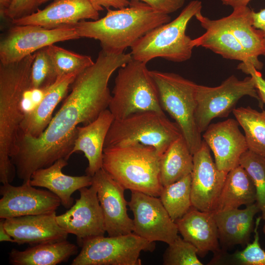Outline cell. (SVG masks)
I'll return each mask as SVG.
<instances>
[{"label": "cell", "instance_id": "1", "mask_svg": "<svg viewBox=\"0 0 265 265\" xmlns=\"http://www.w3.org/2000/svg\"><path fill=\"white\" fill-rule=\"evenodd\" d=\"M131 59L130 53L102 49L94 64L77 76L70 94L41 136L34 138L19 134L11 160L23 183L29 182L36 170L62 158L69 159L78 126L90 123L108 108L111 98L109 79L116 69Z\"/></svg>", "mask_w": 265, "mask_h": 265}, {"label": "cell", "instance_id": "2", "mask_svg": "<svg viewBox=\"0 0 265 265\" xmlns=\"http://www.w3.org/2000/svg\"><path fill=\"white\" fill-rule=\"evenodd\" d=\"M170 21L168 14L139 0H131L126 7L108 9L102 18L68 26L73 27L80 38L99 40L102 49L122 53L148 32Z\"/></svg>", "mask_w": 265, "mask_h": 265}, {"label": "cell", "instance_id": "3", "mask_svg": "<svg viewBox=\"0 0 265 265\" xmlns=\"http://www.w3.org/2000/svg\"><path fill=\"white\" fill-rule=\"evenodd\" d=\"M34 54L19 61L0 63V182L12 183L16 175L11 157L17 144L25 112L22 103L29 91L31 68Z\"/></svg>", "mask_w": 265, "mask_h": 265}, {"label": "cell", "instance_id": "4", "mask_svg": "<svg viewBox=\"0 0 265 265\" xmlns=\"http://www.w3.org/2000/svg\"><path fill=\"white\" fill-rule=\"evenodd\" d=\"M160 156L153 147L136 143L104 148L102 168L125 189L159 197Z\"/></svg>", "mask_w": 265, "mask_h": 265}, {"label": "cell", "instance_id": "5", "mask_svg": "<svg viewBox=\"0 0 265 265\" xmlns=\"http://www.w3.org/2000/svg\"><path fill=\"white\" fill-rule=\"evenodd\" d=\"M202 7L201 1L192 0L173 21L141 37L131 47L132 58L146 63L157 57L176 62L189 59L194 47L186 31L190 20Z\"/></svg>", "mask_w": 265, "mask_h": 265}, {"label": "cell", "instance_id": "6", "mask_svg": "<svg viewBox=\"0 0 265 265\" xmlns=\"http://www.w3.org/2000/svg\"><path fill=\"white\" fill-rule=\"evenodd\" d=\"M149 73L162 109L174 119L193 155L200 149L203 141L195 118L197 84L173 73L157 70Z\"/></svg>", "mask_w": 265, "mask_h": 265}, {"label": "cell", "instance_id": "7", "mask_svg": "<svg viewBox=\"0 0 265 265\" xmlns=\"http://www.w3.org/2000/svg\"><path fill=\"white\" fill-rule=\"evenodd\" d=\"M182 135L175 122L165 113L155 111L137 112L114 119L104 148L138 143L154 147L161 156L170 144Z\"/></svg>", "mask_w": 265, "mask_h": 265}, {"label": "cell", "instance_id": "8", "mask_svg": "<svg viewBox=\"0 0 265 265\" xmlns=\"http://www.w3.org/2000/svg\"><path fill=\"white\" fill-rule=\"evenodd\" d=\"M146 64L132 58L119 68L108 107L114 119L144 111L164 113Z\"/></svg>", "mask_w": 265, "mask_h": 265}, {"label": "cell", "instance_id": "9", "mask_svg": "<svg viewBox=\"0 0 265 265\" xmlns=\"http://www.w3.org/2000/svg\"><path fill=\"white\" fill-rule=\"evenodd\" d=\"M79 244L81 249L72 265H141L140 253L153 252L156 247L155 242L133 232L92 237Z\"/></svg>", "mask_w": 265, "mask_h": 265}, {"label": "cell", "instance_id": "10", "mask_svg": "<svg viewBox=\"0 0 265 265\" xmlns=\"http://www.w3.org/2000/svg\"><path fill=\"white\" fill-rule=\"evenodd\" d=\"M245 96L256 99L259 106L263 108L251 76L239 80L232 75L216 87L197 84L195 118L200 132H205L213 119L227 117L235 108L238 101Z\"/></svg>", "mask_w": 265, "mask_h": 265}, {"label": "cell", "instance_id": "11", "mask_svg": "<svg viewBox=\"0 0 265 265\" xmlns=\"http://www.w3.org/2000/svg\"><path fill=\"white\" fill-rule=\"evenodd\" d=\"M79 38L70 26L46 28L35 25H14L0 40V63L19 61L50 45Z\"/></svg>", "mask_w": 265, "mask_h": 265}, {"label": "cell", "instance_id": "12", "mask_svg": "<svg viewBox=\"0 0 265 265\" xmlns=\"http://www.w3.org/2000/svg\"><path fill=\"white\" fill-rule=\"evenodd\" d=\"M128 206L133 214V233L151 241L170 244L178 230L159 198L132 191Z\"/></svg>", "mask_w": 265, "mask_h": 265}, {"label": "cell", "instance_id": "13", "mask_svg": "<svg viewBox=\"0 0 265 265\" xmlns=\"http://www.w3.org/2000/svg\"><path fill=\"white\" fill-rule=\"evenodd\" d=\"M80 197L64 213L56 215L59 226L77 238L78 244L87 238L104 236V217L95 186L79 190Z\"/></svg>", "mask_w": 265, "mask_h": 265}, {"label": "cell", "instance_id": "14", "mask_svg": "<svg viewBox=\"0 0 265 265\" xmlns=\"http://www.w3.org/2000/svg\"><path fill=\"white\" fill-rule=\"evenodd\" d=\"M193 156L192 206L202 212H214L228 173L217 168L210 149L203 140L200 149Z\"/></svg>", "mask_w": 265, "mask_h": 265}, {"label": "cell", "instance_id": "15", "mask_svg": "<svg viewBox=\"0 0 265 265\" xmlns=\"http://www.w3.org/2000/svg\"><path fill=\"white\" fill-rule=\"evenodd\" d=\"M0 194V219L50 213L56 212L61 205L55 194L36 188L29 182L18 186L2 184Z\"/></svg>", "mask_w": 265, "mask_h": 265}, {"label": "cell", "instance_id": "16", "mask_svg": "<svg viewBox=\"0 0 265 265\" xmlns=\"http://www.w3.org/2000/svg\"><path fill=\"white\" fill-rule=\"evenodd\" d=\"M102 208L106 231L108 236H117L133 232V219L127 213L128 202L125 188L103 168L92 176Z\"/></svg>", "mask_w": 265, "mask_h": 265}, {"label": "cell", "instance_id": "17", "mask_svg": "<svg viewBox=\"0 0 265 265\" xmlns=\"http://www.w3.org/2000/svg\"><path fill=\"white\" fill-rule=\"evenodd\" d=\"M239 125L236 119L230 118L210 124L203 135L213 154L216 167L227 173L239 165L241 155L248 150Z\"/></svg>", "mask_w": 265, "mask_h": 265}, {"label": "cell", "instance_id": "18", "mask_svg": "<svg viewBox=\"0 0 265 265\" xmlns=\"http://www.w3.org/2000/svg\"><path fill=\"white\" fill-rule=\"evenodd\" d=\"M99 19V13L89 0H54L43 9L12 21L14 25H35L54 28L82 20Z\"/></svg>", "mask_w": 265, "mask_h": 265}, {"label": "cell", "instance_id": "19", "mask_svg": "<svg viewBox=\"0 0 265 265\" xmlns=\"http://www.w3.org/2000/svg\"><path fill=\"white\" fill-rule=\"evenodd\" d=\"M56 212L4 219L7 233L18 244L53 242L66 240L68 234L58 225Z\"/></svg>", "mask_w": 265, "mask_h": 265}, {"label": "cell", "instance_id": "20", "mask_svg": "<svg viewBox=\"0 0 265 265\" xmlns=\"http://www.w3.org/2000/svg\"><path fill=\"white\" fill-rule=\"evenodd\" d=\"M81 72H76L58 77L56 81L43 92L40 102L30 111L26 112L19 134L39 137L53 118L57 105L66 95L69 87Z\"/></svg>", "mask_w": 265, "mask_h": 265}, {"label": "cell", "instance_id": "21", "mask_svg": "<svg viewBox=\"0 0 265 265\" xmlns=\"http://www.w3.org/2000/svg\"><path fill=\"white\" fill-rule=\"evenodd\" d=\"M195 17L206 31L192 39L194 47H202L224 58L249 62L253 65L251 59L230 30L223 18L211 20L203 16L201 11L197 13Z\"/></svg>", "mask_w": 265, "mask_h": 265}, {"label": "cell", "instance_id": "22", "mask_svg": "<svg viewBox=\"0 0 265 265\" xmlns=\"http://www.w3.org/2000/svg\"><path fill=\"white\" fill-rule=\"evenodd\" d=\"M183 239L193 244L198 255L219 250V236L214 212H202L193 207L175 221Z\"/></svg>", "mask_w": 265, "mask_h": 265}, {"label": "cell", "instance_id": "23", "mask_svg": "<svg viewBox=\"0 0 265 265\" xmlns=\"http://www.w3.org/2000/svg\"><path fill=\"white\" fill-rule=\"evenodd\" d=\"M114 119L107 108L93 122L77 128V136L71 154L78 152L84 153L88 162L86 175L92 177L102 168L105 142Z\"/></svg>", "mask_w": 265, "mask_h": 265}, {"label": "cell", "instance_id": "24", "mask_svg": "<svg viewBox=\"0 0 265 265\" xmlns=\"http://www.w3.org/2000/svg\"><path fill=\"white\" fill-rule=\"evenodd\" d=\"M67 161L62 158L48 167L36 170L31 175L29 183L32 186L48 189L59 197L64 207L70 209L74 203L72 195L82 187L91 186L92 177L64 174L62 170L68 164Z\"/></svg>", "mask_w": 265, "mask_h": 265}, {"label": "cell", "instance_id": "25", "mask_svg": "<svg viewBox=\"0 0 265 265\" xmlns=\"http://www.w3.org/2000/svg\"><path fill=\"white\" fill-rule=\"evenodd\" d=\"M253 12L247 6L237 7L223 19L251 59L253 66L259 71L264 66L258 57L265 56V38L263 32L253 25Z\"/></svg>", "mask_w": 265, "mask_h": 265}, {"label": "cell", "instance_id": "26", "mask_svg": "<svg viewBox=\"0 0 265 265\" xmlns=\"http://www.w3.org/2000/svg\"><path fill=\"white\" fill-rule=\"evenodd\" d=\"M259 212L256 202L243 209L214 212L219 239L230 246L247 244L254 231V216Z\"/></svg>", "mask_w": 265, "mask_h": 265}, {"label": "cell", "instance_id": "27", "mask_svg": "<svg viewBox=\"0 0 265 265\" xmlns=\"http://www.w3.org/2000/svg\"><path fill=\"white\" fill-rule=\"evenodd\" d=\"M77 246L66 240L33 245L25 250L13 249L9 254L13 265H56L78 253Z\"/></svg>", "mask_w": 265, "mask_h": 265}, {"label": "cell", "instance_id": "28", "mask_svg": "<svg viewBox=\"0 0 265 265\" xmlns=\"http://www.w3.org/2000/svg\"><path fill=\"white\" fill-rule=\"evenodd\" d=\"M256 202L254 183L248 173L239 164L227 173L214 212L239 208Z\"/></svg>", "mask_w": 265, "mask_h": 265}, {"label": "cell", "instance_id": "29", "mask_svg": "<svg viewBox=\"0 0 265 265\" xmlns=\"http://www.w3.org/2000/svg\"><path fill=\"white\" fill-rule=\"evenodd\" d=\"M193 167V154L181 135L170 144L160 157V178L162 186L191 174Z\"/></svg>", "mask_w": 265, "mask_h": 265}, {"label": "cell", "instance_id": "30", "mask_svg": "<svg viewBox=\"0 0 265 265\" xmlns=\"http://www.w3.org/2000/svg\"><path fill=\"white\" fill-rule=\"evenodd\" d=\"M232 112L244 131L248 150L265 158V110L240 107Z\"/></svg>", "mask_w": 265, "mask_h": 265}, {"label": "cell", "instance_id": "31", "mask_svg": "<svg viewBox=\"0 0 265 265\" xmlns=\"http://www.w3.org/2000/svg\"><path fill=\"white\" fill-rule=\"evenodd\" d=\"M191 189V174L162 187L159 199L173 221L181 218L192 207Z\"/></svg>", "mask_w": 265, "mask_h": 265}, {"label": "cell", "instance_id": "32", "mask_svg": "<svg viewBox=\"0 0 265 265\" xmlns=\"http://www.w3.org/2000/svg\"><path fill=\"white\" fill-rule=\"evenodd\" d=\"M45 48L54 65L58 77L82 72L94 63L90 56L78 54L54 44Z\"/></svg>", "mask_w": 265, "mask_h": 265}, {"label": "cell", "instance_id": "33", "mask_svg": "<svg viewBox=\"0 0 265 265\" xmlns=\"http://www.w3.org/2000/svg\"><path fill=\"white\" fill-rule=\"evenodd\" d=\"M33 54L29 91L39 90L43 92L56 81L58 77L45 47L36 51Z\"/></svg>", "mask_w": 265, "mask_h": 265}, {"label": "cell", "instance_id": "34", "mask_svg": "<svg viewBox=\"0 0 265 265\" xmlns=\"http://www.w3.org/2000/svg\"><path fill=\"white\" fill-rule=\"evenodd\" d=\"M239 164L251 177L256 191V203L265 220V158L248 150L241 156Z\"/></svg>", "mask_w": 265, "mask_h": 265}, {"label": "cell", "instance_id": "35", "mask_svg": "<svg viewBox=\"0 0 265 265\" xmlns=\"http://www.w3.org/2000/svg\"><path fill=\"white\" fill-rule=\"evenodd\" d=\"M163 255L164 265H202L198 258L197 250L190 242L178 236L168 244Z\"/></svg>", "mask_w": 265, "mask_h": 265}, {"label": "cell", "instance_id": "36", "mask_svg": "<svg viewBox=\"0 0 265 265\" xmlns=\"http://www.w3.org/2000/svg\"><path fill=\"white\" fill-rule=\"evenodd\" d=\"M262 216L256 219L254 228V240L248 243L242 250L236 252L235 258L244 265H265V251L261 247L259 240V227Z\"/></svg>", "mask_w": 265, "mask_h": 265}, {"label": "cell", "instance_id": "37", "mask_svg": "<svg viewBox=\"0 0 265 265\" xmlns=\"http://www.w3.org/2000/svg\"><path fill=\"white\" fill-rule=\"evenodd\" d=\"M38 6V0H12L1 16L12 21L35 12Z\"/></svg>", "mask_w": 265, "mask_h": 265}, {"label": "cell", "instance_id": "38", "mask_svg": "<svg viewBox=\"0 0 265 265\" xmlns=\"http://www.w3.org/2000/svg\"><path fill=\"white\" fill-rule=\"evenodd\" d=\"M237 68L252 77L258 95L263 104L265 105V80L263 78L261 73L249 62H241L238 65Z\"/></svg>", "mask_w": 265, "mask_h": 265}, {"label": "cell", "instance_id": "39", "mask_svg": "<svg viewBox=\"0 0 265 265\" xmlns=\"http://www.w3.org/2000/svg\"><path fill=\"white\" fill-rule=\"evenodd\" d=\"M162 13L169 14L181 8L186 0H139Z\"/></svg>", "mask_w": 265, "mask_h": 265}, {"label": "cell", "instance_id": "40", "mask_svg": "<svg viewBox=\"0 0 265 265\" xmlns=\"http://www.w3.org/2000/svg\"><path fill=\"white\" fill-rule=\"evenodd\" d=\"M98 11H102L105 7L107 9L110 7L121 9L128 6L130 1L128 0H89Z\"/></svg>", "mask_w": 265, "mask_h": 265}, {"label": "cell", "instance_id": "41", "mask_svg": "<svg viewBox=\"0 0 265 265\" xmlns=\"http://www.w3.org/2000/svg\"><path fill=\"white\" fill-rule=\"evenodd\" d=\"M252 20L253 26L261 30L265 38V8L258 12L253 11Z\"/></svg>", "mask_w": 265, "mask_h": 265}, {"label": "cell", "instance_id": "42", "mask_svg": "<svg viewBox=\"0 0 265 265\" xmlns=\"http://www.w3.org/2000/svg\"><path fill=\"white\" fill-rule=\"evenodd\" d=\"M223 4L230 6L233 8L239 7L247 6L249 2L251 0H219Z\"/></svg>", "mask_w": 265, "mask_h": 265}, {"label": "cell", "instance_id": "43", "mask_svg": "<svg viewBox=\"0 0 265 265\" xmlns=\"http://www.w3.org/2000/svg\"><path fill=\"white\" fill-rule=\"evenodd\" d=\"M0 241L15 242L14 239L7 233L4 226V219H1L0 221Z\"/></svg>", "mask_w": 265, "mask_h": 265}, {"label": "cell", "instance_id": "44", "mask_svg": "<svg viewBox=\"0 0 265 265\" xmlns=\"http://www.w3.org/2000/svg\"><path fill=\"white\" fill-rule=\"evenodd\" d=\"M12 0H0V13L1 15L9 7Z\"/></svg>", "mask_w": 265, "mask_h": 265}, {"label": "cell", "instance_id": "45", "mask_svg": "<svg viewBox=\"0 0 265 265\" xmlns=\"http://www.w3.org/2000/svg\"><path fill=\"white\" fill-rule=\"evenodd\" d=\"M49 0H38V4H39V5L43 4V3H44L46 2H47L48 1H49Z\"/></svg>", "mask_w": 265, "mask_h": 265}, {"label": "cell", "instance_id": "46", "mask_svg": "<svg viewBox=\"0 0 265 265\" xmlns=\"http://www.w3.org/2000/svg\"><path fill=\"white\" fill-rule=\"evenodd\" d=\"M264 221H265V223H264V225L263 228V231L264 233H265V220Z\"/></svg>", "mask_w": 265, "mask_h": 265}]
</instances>
